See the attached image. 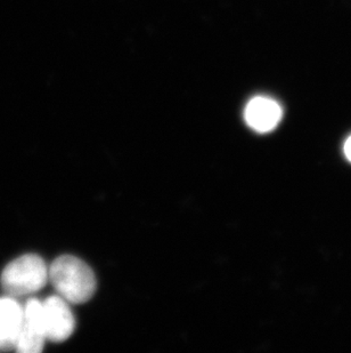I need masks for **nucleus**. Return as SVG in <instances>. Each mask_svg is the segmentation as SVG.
<instances>
[{"label": "nucleus", "mask_w": 351, "mask_h": 353, "mask_svg": "<svg viewBox=\"0 0 351 353\" xmlns=\"http://www.w3.org/2000/svg\"><path fill=\"white\" fill-rule=\"evenodd\" d=\"M23 320V309L17 301L0 299V350L15 347Z\"/></svg>", "instance_id": "nucleus-5"}, {"label": "nucleus", "mask_w": 351, "mask_h": 353, "mask_svg": "<svg viewBox=\"0 0 351 353\" xmlns=\"http://www.w3.org/2000/svg\"><path fill=\"white\" fill-rule=\"evenodd\" d=\"M43 328L46 340L63 342L72 335L74 316L67 301L61 296H50L43 303Z\"/></svg>", "instance_id": "nucleus-3"}, {"label": "nucleus", "mask_w": 351, "mask_h": 353, "mask_svg": "<svg viewBox=\"0 0 351 353\" xmlns=\"http://www.w3.org/2000/svg\"><path fill=\"white\" fill-rule=\"evenodd\" d=\"M48 280V269L41 257L28 254L10 262L3 274L1 285L15 296L28 295L41 290Z\"/></svg>", "instance_id": "nucleus-2"}, {"label": "nucleus", "mask_w": 351, "mask_h": 353, "mask_svg": "<svg viewBox=\"0 0 351 353\" xmlns=\"http://www.w3.org/2000/svg\"><path fill=\"white\" fill-rule=\"evenodd\" d=\"M48 278L60 296L71 303H85L96 290L93 270L83 261L71 255H63L54 261Z\"/></svg>", "instance_id": "nucleus-1"}, {"label": "nucleus", "mask_w": 351, "mask_h": 353, "mask_svg": "<svg viewBox=\"0 0 351 353\" xmlns=\"http://www.w3.org/2000/svg\"><path fill=\"white\" fill-rule=\"evenodd\" d=\"M46 336L40 327L22 320L14 349L21 353H38L43 350Z\"/></svg>", "instance_id": "nucleus-6"}, {"label": "nucleus", "mask_w": 351, "mask_h": 353, "mask_svg": "<svg viewBox=\"0 0 351 353\" xmlns=\"http://www.w3.org/2000/svg\"><path fill=\"white\" fill-rule=\"evenodd\" d=\"M283 110L279 102L270 97H257L248 101L244 110L248 126L258 133H269L279 126Z\"/></svg>", "instance_id": "nucleus-4"}, {"label": "nucleus", "mask_w": 351, "mask_h": 353, "mask_svg": "<svg viewBox=\"0 0 351 353\" xmlns=\"http://www.w3.org/2000/svg\"><path fill=\"white\" fill-rule=\"evenodd\" d=\"M345 154L347 159L351 163V135L347 139L345 143Z\"/></svg>", "instance_id": "nucleus-7"}]
</instances>
